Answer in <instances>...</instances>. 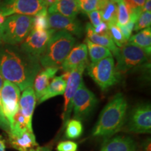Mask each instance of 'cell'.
I'll return each instance as SVG.
<instances>
[{
	"label": "cell",
	"mask_w": 151,
	"mask_h": 151,
	"mask_svg": "<svg viewBox=\"0 0 151 151\" xmlns=\"http://www.w3.org/2000/svg\"><path fill=\"white\" fill-rule=\"evenodd\" d=\"M40 71L39 59L26 53L20 47L0 45V74L4 81L16 84L23 91L33 87L35 77Z\"/></svg>",
	"instance_id": "6da1fadb"
},
{
	"label": "cell",
	"mask_w": 151,
	"mask_h": 151,
	"mask_svg": "<svg viewBox=\"0 0 151 151\" xmlns=\"http://www.w3.org/2000/svg\"><path fill=\"white\" fill-rule=\"evenodd\" d=\"M127 103L120 92L105 106L92 130L94 137H111L120 131L126 118Z\"/></svg>",
	"instance_id": "7a4b0ae2"
},
{
	"label": "cell",
	"mask_w": 151,
	"mask_h": 151,
	"mask_svg": "<svg viewBox=\"0 0 151 151\" xmlns=\"http://www.w3.org/2000/svg\"><path fill=\"white\" fill-rule=\"evenodd\" d=\"M76 39L71 34L63 31H56L50 38L46 50L39 58L43 67H59L71 49Z\"/></svg>",
	"instance_id": "3957f363"
},
{
	"label": "cell",
	"mask_w": 151,
	"mask_h": 151,
	"mask_svg": "<svg viewBox=\"0 0 151 151\" xmlns=\"http://www.w3.org/2000/svg\"><path fill=\"white\" fill-rule=\"evenodd\" d=\"M33 16L11 15L6 18L1 26V41L16 46L22 43L32 30Z\"/></svg>",
	"instance_id": "277c9868"
},
{
	"label": "cell",
	"mask_w": 151,
	"mask_h": 151,
	"mask_svg": "<svg viewBox=\"0 0 151 151\" xmlns=\"http://www.w3.org/2000/svg\"><path fill=\"white\" fill-rule=\"evenodd\" d=\"M87 72L103 91L118 83L120 78L113 56L92 62L87 66Z\"/></svg>",
	"instance_id": "5b68a950"
},
{
	"label": "cell",
	"mask_w": 151,
	"mask_h": 151,
	"mask_svg": "<svg viewBox=\"0 0 151 151\" xmlns=\"http://www.w3.org/2000/svg\"><path fill=\"white\" fill-rule=\"evenodd\" d=\"M116 56V69L119 73H125L148 61V55L140 47L127 43L119 49Z\"/></svg>",
	"instance_id": "8992f818"
},
{
	"label": "cell",
	"mask_w": 151,
	"mask_h": 151,
	"mask_svg": "<svg viewBox=\"0 0 151 151\" xmlns=\"http://www.w3.org/2000/svg\"><path fill=\"white\" fill-rule=\"evenodd\" d=\"M97 103L98 99L95 94L86 88L82 81L73 97V119L79 121L86 120L93 112Z\"/></svg>",
	"instance_id": "52a82bcc"
},
{
	"label": "cell",
	"mask_w": 151,
	"mask_h": 151,
	"mask_svg": "<svg viewBox=\"0 0 151 151\" xmlns=\"http://www.w3.org/2000/svg\"><path fill=\"white\" fill-rule=\"evenodd\" d=\"M44 9H48L44 0H8L0 2V11L5 17L15 14L34 17Z\"/></svg>",
	"instance_id": "ba28073f"
},
{
	"label": "cell",
	"mask_w": 151,
	"mask_h": 151,
	"mask_svg": "<svg viewBox=\"0 0 151 151\" xmlns=\"http://www.w3.org/2000/svg\"><path fill=\"white\" fill-rule=\"evenodd\" d=\"M88 64H83L77 67L70 71L67 81L65 94L63 112L62 113V128L65 127L66 124L70 120L71 113L73 110V99L79 85L83 81V73Z\"/></svg>",
	"instance_id": "9c48e42d"
},
{
	"label": "cell",
	"mask_w": 151,
	"mask_h": 151,
	"mask_svg": "<svg viewBox=\"0 0 151 151\" xmlns=\"http://www.w3.org/2000/svg\"><path fill=\"white\" fill-rule=\"evenodd\" d=\"M0 98L4 114L11 127L15 115L19 109L20 88L13 83L4 81L2 88L0 90Z\"/></svg>",
	"instance_id": "30bf717a"
},
{
	"label": "cell",
	"mask_w": 151,
	"mask_h": 151,
	"mask_svg": "<svg viewBox=\"0 0 151 151\" xmlns=\"http://www.w3.org/2000/svg\"><path fill=\"white\" fill-rule=\"evenodd\" d=\"M55 30L49 29L45 31L38 32L32 30L20 48L26 53L39 59L46 50L48 43Z\"/></svg>",
	"instance_id": "8fae6325"
},
{
	"label": "cell",
	"mask_w": 151,
	"mask_h": 151,
	"mask_svg": "<svg viewBox=\"0 0 151 151\" xmlns=\"http://www.w3.org/2000/svg\"><path fill=\"white\" fill-rule=\"evenodd\" d=\"M127 131L138 134L150 133L151 106L150 104H142L133 109L127 125Z\"/></svg>",
	"instance_id": "7c38bea8"
},
{
	"label": "cell",
	"mask_w": 151,
	"mask_h": 151,
	"mask_svg": "<svg viewBox=\"0 0 151 151\" xmlns=\"http://www.w3.org/2000/svg\"><path fill=\"white\" fill-rule=\"evenodd\" d=\"M49 29L55 31H63L71 35L81 37L83 32L80 21L76 18H70L60 14L53 13L48 16Z\"/></svg>",
	"instance_id": "4fadbf2b"
},
{
	"label": "cell",
	"mask_w": 151,
	"mask_h": 151,
	"mask_svg": "<svg viewBox=\"0 0 151 151\" xmlns=\"http://www.w3.org/2000/svg\"><path fill=\"white\" fill-rule=\"evenodd\" d=\"M36 101L37 99L33 87H29L24 90L19 101V109L24 118L28 129L32 132V116Z\"/></svg>",
	"instance_id": "5bb4252c"
},
{
	"label": "cell",
	"mask_w": 151,
	"mask_h": 151,
	"mask_svg": "<svg viewBox=\"0 0 151 151\" xmlns=\"http://www.w3.org/2000/svg\"><path fill=\"white\" fill-rule=\"evenodd\" d=\"M83 64H88V48L86 43L73 46L61 65L65 72H70L73 69Z\"/></svg>",
	"instance_id": "9a60e30c"
},
{
	"label": "cell",
	"mask_w": 151,
	"mask_h": 151,
	"mask_svg": "<svg viewBox=\"0 0 151 151\" xmlns=\"http://www.w3.org/2000/svg\"><path fill=\"white\" fill-rule=\"evenodd\" d=\"M8 134L9 141L11 147L18 151H29L39 146L34 132L28 129L18 133H9Z\"/></svg>",
	"instance_id": "2e32d148"
},
{
	"label": "cell",
	"mask_w": 151,
	"mask_h": 151,
	"mask_svg": "<svg viewBox=\"0 0 151 151\" xmlns=\"http://www.w3.org/2000/svg\"><path fill=\"white\" fill-rule=\"evenodd\" d=\"M59 70V67H47L38 73L34 81V91L36 99L39 100L46 92L50 85V81L55 76Z\"/></svg>",
	"instance_id": "e0dca14e"
},
{
	"label": "cell",
	"mask_w": 151,
	"mask_h": 151,
	"mask_svg": "<svg viewBox=\"0 0 151 151\" xmlns=\"http://www.w3.org/2000/svg\"><path fill=\"white\" fill-rule=\"evenodd\" d=\"M80 12L78 0H57L48 7V14L57 13L70 18H76Z\"/></svg>",
	"instance_id": "ac0fdd59"
},
{
	"label": "cell",
	"mask_w": 151,
	"mask_h": 151,
	"mask_svg": "<svg viewBox=\"0 0 151 151\" xmlns=\"http://www.w3.org/2000/svg\"><path fill=\"white\" fill-rule=\"evenodd\" d=\"M100 151H137V146L130 137L117 136L106 141Z\"/></svg>",
	"instance_id": "d6986e66"
},
{
	"label": "cell",
	"mask_w": 151,
	"mask_h": 151,
	"mask_svg": "<svg viewBox=\"0 0 151 151\" xmlns=\"http://www.w3.org/2000/svg\"><path fill=\"white\" fill-rule=\"evenodd\" d=\"M86 33L87 39L91 41V42L95 43V44L99 45V46H104L108 48L111 52H113L114 55H116L118 53L119 48L116 46L111 37H106V36H101L96 34L93 30V27L90 23L86 24Z\"/></svg>",
	"instance_id": "ffe728a7"
},
{
	"label": "cell",
	"mask_w": 151,
	"mask_h": 151,
	"mask_svg": "<svg viewBox=\"0 0 151 151\" xmlns=\"http://www.w3.org/2000/svg\"><path fill=\"white\" fill-rule=\"evenodd\" d=\"M67 81L63 75L54 77L45 94L39 99V104L44 102L50 98L63 94L67 86Z\"/></svg>",
	"instance_id": "44dd1931"
},
{
	"label": "cell",
	"mask_w": 151,
	"mask_h": 151,
	"mask_svg": "<svg viewBox=\"0 0 151 151\" xmlns=\"http://www.w3.org/2000/svg\"><path fill=\"white\" fill-rule=\"evenodd\" d=\"M129 43L140 47L148 55L151 52V29L150 27L141 30L140 32L132 35L129 39Z\"/></svg>",
	"instance_id": "7402d4cb"
},
{
	"label": "cell",
	"mask_w": 151,
	"mask_h": 151,
	"mask_svg": "<svg viewBox=\"0 0 151 151\" xmlns=\"http://www.w3.org/2000/svg\"><path fill=\"white\" fill-rule=\"evenodd\" d=\"M85 42L87 43L86 46H88L87 48L89 52V55L92 62H99L100 60L112 56V54L108 48L95 44L88 39L85 40Z\"/></svg>",
	"instance_id": "603a6c76"
},
{
	"label": "cell",
	"mask_w": 151,
	"mask_h": 151,
	"mask_svg": "<svg viewBox=\"0 0 151 151\" xmlns=\"http://www.w3.org/2000/svg\"><path fill=\"white\" fill-rule=\"evenodd\" d=\"M102 22L106 24L117 22V3L108 1L99 10Z\"/></svg>",
	"instance_id": "cb8c5ba5"
},
{
	"label": "cell",
	"mask_w": 151,
	"mask_h": 151,
	"mask_svg": "<svg viewBox=\"0 0 151 151\" xmlns=\"http://www.w3.org/2000/svg\"><path fill=\"white\" fill-rule=\"evenodd\" d=\"M65 136L68 139H75L80 137L83 133V124L76 119L69 120L65 125Z\"/></svg>",
	"instance_id": "d4e9b609"
},
{
	"label": "cell",
	"mask_w": 151,
	"mask_h": 151,
	"mask_svg": "<svg viewBox=\"0 0 151 151\" xmlns=\"http://www.w3.org/2000/svg\"><path fill=\"white\" fill-rule=\"evenodd\" d=\"M48 16V9H43L38 13L34 17L32 29L38 32L49 29Z\"/></svg>",
	"instance_id": "484cf974"
},
{
	"label": "cell",
	"mask_w": 151,
	"mask_h": 151,
	"mask_svg": "<svg viewBox=\"0 0 151 151\" xmlns=\"http://www.w3.org/2000/svg\"><path fill=\"white\" fill-rule=\"evenodd\" d=\"M107 25H108L110 37L116 46L121 48L125 43H127V41L126 40L125 38L124 37L123 35L122 34L121 31L117 26L116 22L107 24Z\"/></svg>",
	"instance_id": "4316f807"
},
{
	"label": "cell",
	"mask_w": 151,
	"mask_h": 151,
	"mask_svg": "<svg viewBox=\"0 0 151 151\" xmlns=\"http://www.w3.org/2000/svg\"><path fill=\"white\" fill-rule=\"evenodd\" d=\"M129 20V13L123 1L117 3V23L120 25H124Z\"/></svg>",
	"instance_id": "83f0119b"
},
{
	"label": "cell",
	"mask_w": 151,
	"mask_h": 151,
	"mask_svg": "<svg viewBox=\"0 0 151 151\" xmlns=\"http://www.w3.org/2000/svg\"><path fill=\"white\" fill-rule=\"evenodd\" d=\"M151 24V12H142L136 22L134 30L139 32L146 28L150 27Z\"/></svg>",
	"instance_id": "f1b7e54d"
},
{
	"label": "cell",
	"mask_w": 151,
	"mask_h": 151,
	"mask_svg": "<svg viewBox=\"0 0 151 151\" xmlns=\"http://www.w3.org/2000/svg\"><path fill=\"white\" fill-rule=\"evenodd\" d=\"M99 0H78L80 11L85 14L97 10Z\"/></svg>",
	"instance_id": "f546056e"
},
{
	"label": "cell",
	"mask_w": 151,
	"mask_h": 151,
	"mask_svg": "<svg viewBox=\"0 0 151 151\" xmlns=\"http://www.w3.org/2000/svg\"><path fill=\"white\" fill-rule=\"evenodd\" d=\"M135 24L136 22L132 20H129V22L126 24H124V25H120V24H119L116 22L117 26H118L119 29L121 31L122 34L123 35L124 37L125 38V39L127 41L129 40L130 37H131L132 32L133 31L134 27Z\"/></svg>",
	"instance_id": "4dcf8cb0"
},
{
	"label": "cell",
	"mask_w": 151,
	"mask_h": 151,
	"mask_svg": "<svg viewBox=\"0 0 151 151\" xmlns=\"http://www.w3.org/2000/svg\"><path fill=\"white\" fill-rule=\"evenodd\" d=\"M76 143L70 141H62L57 146V151H76Z\"/></svg>",
	"instance_id": "1f68e13d"
},
{
	"label": "cell",
	"mask_w": 151,
	"mask_h": 151,
	"mask_svg": "<svg viewBox=\"0 0 151 151\" xmlns=\"http://www.w3.org/2000/svg\"><path fill=\"white\" fill-rule=\"evenodd\" d=\"M87 15H88V17H89L90 22H91V23L90 24H92V26L93 27H97V26L99 25L101 22H102L99 11L98 10L92 11L91 12L88 13Z\"/></svg>",
	"instance_id": "d6a6232c"
},
{
	"label": "cell",
	"mask_w": 151,
	"mask_h": 151,
	"mask_svg": "<svg viewBox=\"0 0 151 151\" xmlns=\"http://www.w3.org/2000/svg\"><path fill=\"white\" fill-rule=\"evenodd\" d=\"M0 129L7 132L8 134L10 132V125H9L8 120L6 118L4 114L2 107H1V98H0Z\"/></svg>",
	"instance_id": "836d02e7"
},
{
	"label": "cell",
	"mask_w": 151,
	"mask_h": 151,
	"mask_svg": "<svg viewBox=\"0 0 151 151\" xmlns=\"http://www.w3.org/2000/svg\"><path fill=\"white\" fill-rule=\"evenodd\" d=\"M94 32L96 34L101 36H106V37H110V34H109V28L107 24L104 22H101L97 27H93Z\"/></svg>",
	"instance_id": "e575fe53"
},
{
	"label": "cell",
	"mask_w": 151,
	"mask_h": 151,
	"mask_svg": "<svg viewBox=\"0 0 151 151\" xmlns=\"http://www.w3.org/2000/svg\"><path fill=\"white\" fill-rule=\"evenodd\" d=\"M151 11V0H146L144 5L142 7V12H150Z\"/></svg>",
	"instance_id": "d590c367"
},
{
	"label": "cell",
	"mask_w": 151,
	"mask_h": 151,
	"mask_svg": "<svg viewBox=\"0 0 151 151\" xmlns=\"http://www.w3.org/2000/svg\"><path fill=\"white\" fill-rule=\"evenodd\" d=\"M29 151H51V150L47 146H43V147L38 146L37 148H34L32 150H30Z\"/></svg>",
	"instance_id": "8d00e7d4"
},
{
	"label": "cell",
	"mask_w": 151,
	"mask_h": 151,
	"mask_svg": "<svg viewBox=\"0 0 151 151\" xmlns=\"http://www.w3.org/2000/svg\"><path fill=\"white\" fill-rule=\"evenodd\" d=\"M132 1H133V2L138 7H139V8H142L143 6L144 5V3L145 1H146V0H132Z\"/></svg>",
	"instance_id": "74e56055"
},
{
	"label": "cell",
	"mask_w": 151,
	"mask_h": 151,
	"mask_svg": "<svg viewBox=\"0 0 151 151\" xmlns=\"http://www.w3.org/2000/svg\"><path fill=\"white\" fill-rule=\"evenodd\" d=\"M6 150V146H5V142L3 138L1 136H0V151H5Z\"/></svg>",
	"instance_id": "f35d334b"
},
{
	"label": "cell",
	"mask_w": 151,
	"mask_h": 151,
	"mask_svg": "<svg viewBox=\"0 0 151 151\" xmlns=\"http://www.w3.org/2000/svg\"><path fill=\"white\" fill-rule=\"evenodd\" d=\"M44 1H45V3H46L47 6L49 7L53 4L55 3V1H57V0H44Z\"/></svg>",
	"instance_id": "ab89813d"
},
{
	"label": "cell",
	"mask_w": 151,
	"mask_h": 151,
	"mask_svg": "<svg viewBox=\"0 0 151 151\" xmlns=\"http://www.w3.org/2000/svg\"><path fill=\"white\" fill-rule=\"evenodd\" d=\"M3 83H4V79L2 77H1V74H0V90H1V88H2Z\"/></svg>",
	"instance_id": "60d3db41"
},
{
	"label": "cell",
	"mask_w": 151,
	"mask_h": 151,
	"mask_svg": "<svg viewBox=\"0 0 151 151\" xmlns=\"http://www.w3.org/2000/svg\"><path fill=\"white\" fill-rule=\"evenodd\" d=\"M1 42V26L0 25V43Z\"/></svg>",
	"instance_id": "b9f144b4"
},
{
	"label": "cell",
	"mask_w": 151,
	"mask_h": 151,
	"mask_svg": "<svg viewBox=\"0 0 151 151\" xmlns=\"http://www.w3.org/2000/svg\"><path fill=\"white\" fill-rule=\"evenodd\" d=\"M110 1H114V2H116V3H118V1H121V0H110Z\"/></svg>",
	"instance_id": "7bdbcfd3"
},
{
	"label": "cell",
	"mask_w": 151,
	"mask_h": 151,
	"mask_svg": "<svg viewBox=\"0 0 151 151\" xmlns=\"http://www.w3.org/2000/svg\"><path fill=\"white\" fill-rule=\"evenodd\" d=\"M8 1V0H1V2H2V1Z\"/></svg>",
	"instance_id": "ee69618b"
},
{
	"label": "cell",
	"mask_w": 151,
	"mask_h": 151,
	"mask_svg": "<svg viewBox=\"0 0 151 151\" xmlns=\"http://www.w3.org/2000/svg\"><path fill=\"white\" fill-rule=\"evenodd\" d=\"M0 2H1V0H0Z\"/></svg>",
	"instance_id": "f6af8a7d"
},
{
	"label": "cell",
	"mask_w": 151,
	"mask_h": 151,
	"mask_svg": "<svg viewBox=\"0 0 151 151\" xmlns=\"http://www.w3.org/2000/svg\"><path fill=\"white\" fill-rule=\"evenodd\" d=\"M108 1H109V0H108Z\"/></svg>",
	"instance_id": "bcb514c9"
}]
</instances>
